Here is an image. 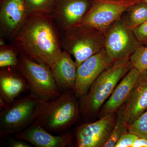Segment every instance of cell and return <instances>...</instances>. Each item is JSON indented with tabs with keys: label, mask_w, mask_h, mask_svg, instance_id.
<instances>
[{
	"label": "cell",
	"mask_w": 147,
	"mask_h": 147,
	"mask_svg": "<svg viewBox=\"0 0 147 147\" xmlns=\"http://www.w3.org/2000/svg\"><path fill=\"white\" fill-rule=\"evenodd\" d=\"M30 89L28 84L22 74L15 67L0 69V98L7 106L24 92Z\"/></svg>",
	"instance_id": "16"
},
{
	"label": "cell",
	"mask_w": 147,
	"mask_h": 147,
	"mask_svg": "<svg viewBox=\"0 0 147 147\" xmlns=\"http://www.w3.org/2000/svg\"><path fill=\"white\" fill-rule=\"evenodd\" d=\"M16 69L25 77L31 93L39 101L57 97L61 94L50 67L37 63L19 54Z\"/></svg>",
	"instance_id": "5"
},
{
	"label": "cell",
	"mask_w": 147,
	"mask_h": 147,
	"mask_svg": "<svg viewBox=\"0 0 147 147\" xmlns=\"http://www.w3.org/2000/svg\"><path fill=\"white\" fill-rule=\"evenodd\" d=\"M127 21L133 29L147 21V3L144 0L131 5L127 10Z\"/></svg>",
	"instance_id": "19"
},
{
	"label": "cell",
	"mask_w": 147,
	"mask_h": 147,
	"mask_svg": "<svg viewBox=\"0 0 147 147\" xmlns=\"http://www.w3.org/2000/svg\"><path fill=\"white\" fill-rule=\"evenodd\" d=\"M142 0H94L79 24L87 25L105 33L131 5Z\"/></svg>",
	"instance_id": "8"
},
{
	"label": "cell",
	"mask_w": 147,
	"mask_h": 147,
	"mask_svg": "<svg viewBox=\"0 0 147 147\" xmlns=\"http://www.w3.org/2000/svg\"><path fill=\"white\" fill-rule=\"evenodd\" d=\"M144 1L145 2H146L147 3V0H144Z\"/></svg>",
	"instance_id": "28"
},
{
	"label": "cell",
	"mask_w": 147,
	"mask_h": 147,
	"mask_svg": "<svg viewBox=\"0 0 147 147\" xmlns=\"http://www.w3.org/2000/svg\"><path fill=\"white\" fill-rule=\"evenodd\" d=\"M132 147H147V139L138 137L134 141Z\"/></svg>",
	"instance_id": "27"
},
{
	"label": "cell",
	"mask_w": 147,
	"mask_h": 147,
	"mask_svg": "<svg viewBox=\"0 0 147 147\" xmlns=\"http://www.w3.org/2000/svg\"><path fill=\"white\" fill-rule=\"evenodd\" d=\"M132 67L140 72L147 70V45H142L130 56Z\"/></svg>",
	"instance_id": "22"
},
{
	"label": "cell",
	"mask_w": 147,
	"mask_h": 147,
	"mask_svg": "<svg viewBox=\"0 0 147 147\" xmlns=\"http://www.w3.org/2000/svg\"><path fill=\"white\" fill-rule=\"evenodd\" d=\"M19 55L18 50L11 44L0 46V67L16 68L19 64Z\"/></svg>",
	"instance_id": "20"
},
{
	"label": "cell",
	"mask_w": 147,
	"mask_h": 147,
	"mask_svg": "<svg viewBox=\"0 0 147 147\" xmlns=\"http://www.w3.org/2000/svg\"><path fill=\"white\" fill-rule=\"evenodd\" d=\"M94 0H55L57 12L54 21L60 35L79 24Z\"/></svg>",
	"instance_id": "11"
},
{
	"label": "cell",
	"mask_w": 147,
	"mask_h": 147,
	"mask_svg": "<svg viewBox=\"0 0 147 147\" xmlns=\"http://www.w3.org/2000/svg\"><path fill=\"white\" fill-rule=\"evenodd\" d=\"M29 15L54 18L57 12L55 0H25Z\"/></svg>",
	"instance_id": "18"
},
{
	"label": "cell",
	"mask_w": 147,
	"mask_h": 147,
	"mask_svg": "<svg viewBox=\"0 0 147 147\" xmlns=\"http://www.w3.org/2000/svg\"><path fill=\"white\" fill-rule=\"evenodd\" d=\"M132 67L130 57L114 62L93 83L88 92L79 98L80 114L90 120L98 115L99 110L124 76Z\"/></svg>",
	"instance_id": "3"
},
{
	"label": "cell",
	"mask_w": 147,
	"mask_h": 147,
	"mask_svg": "<svg viewBox=\"0 0 147 147\" xmlns=\"http://www.w3.org/2000/svg\"><path fill=\"white\" fill-rule=\"evenodd\" d=\"M138 137L135 134L127 132L120 138L115 147H132L134 141Z\"/></svg>",
	"instance_id": "25"
},
{
	"label": "cell",
	"mask_w": 147,
	"mask_h": 147,
	"mask_svg": "<svg viewBox=\"0 0 147 147\" xmlns=\"http://www.w3.org/2000/svg\"><path fill=\"white\" fill-rule=\"evenodd\" d=\"M27 142L15 139L10 140L9 142V146L11 147H31V145L28 144Z\"/></svg>",
	"instance_id": "26"
},
{
	"label": "cell",
	"mask_w": 147,
	"mask_h": 147,
	"mask_svg": "<svg viewBox=\"0 0 147 147\" xmlns=\"http://www.w3.org/2000/svg\"><path fill=\"white\" fill-rule=\"evenodd\" d=\"M120 109L127 125L147 110V70L140 73L131 93Z\"/></svg>",
	"instance_id": "14"
},
{
	"label": "cell",
	"mask_w": 147,
	"mask_h": 147,
	"mask_svg": "<svg viewBox=\"0 0 147 147\" xmlns=\"http://www.w3.org/2000/svg\"><path fill=\"white\" fill-rule=\"evenodd\" d=\"M138 42L143 45H147V21L132 29Z\"/></svg>",
	"instance_id": "24"
},
{
	"label": "cell",
	"mask_w": 147,
	"mask_h": 147,
	"mask_svg": "<svg viewBox=\"0 0 147 147\" xmlns=\"http://www.w3.org/2000/svg\"><path fill=\"white\" fill-rule=\"evenodd\" d=\"M62 49L74 58L77 67L104 48L105 34L87 25L78 24L60 35Z\"/></svg>",
	"instance_id": "4"
},
{
	"label": "cell",
	"mask_w": 147,
	"mask_h": 147,
	"mask_svg": "<svg viewBox=\"0 0 147 147\" xmlns=\"http://www.w3.org/2000/svg\"><path fill=\"white\" fill-rule=\"evenodd\" d=\"M114 63L103 48L78 66L73 89L76 97L79 99L85 95L100 74Z\"/></svg>",
	"instance_id": "10"
},
{
	"label": "cell",
	"mask_w": 147,
	"mask_h": 147,
	"mask_svg": "<svg viewBox=\"0 0 147 147\" xmlns=\"http://www.w3.org/2000/svg\"><path fill=\"white\" fill-rule=\"evenodd\" d=\"M77 98L71 90L56 98L39 101L35 110L34 122L52 134L65 133L81 114Z\"/></svg>",
	"instance_id": "2"
},
{
	"label": "cell",
	"mask_w": 147,
	"mask_h": 147,
	"mask_svg": "<svg viewBox=\"0 0 147 147\" xmlns=\"http://www.w3.org/2000/svg\"><path fill=\"white\" fill-rule=\"evenodd\" d=\"M39 100L31 93L15 100L0 113V136L3 138L23 131L33 123L34 113Z\"/></svg>",
	"instance_id": "6"
},
{
	"label": "cell",
	"mask_w": 147,
	"mask_h": 147,
	"mask_svg": "<svg viewBox=\"0 0 147 147\" xmlns=\"http://www.w3.org/2000/svg\"><path fill=\"white\" fill-rule=\"evenodd\" d=\"M128 132L147 139V110L135 121L128 125Z\"/></svg>",
	"instance_id": "23"
},
{
	"label": "cell",
	"mask_w": 147,
	"mask_h": 147,
	"mask_svg": "<svg viewBox=\"0 0 147 147\" xmlns=\"http://www.w3.org/2000/svg\"><path fill=\"white\" fill-rule=\"evenodd\" d=\"M128 132V125L125 121L121 111L119 109L117 112V119L111 136L104 147H115L120 138Z\"/></svg>",
	"instance_id": "21"
},
{
	"label": "cell",
	"mask_w": 147,
	"mask_h": 147,
	"mask_svg": "<svg viewBox=\"0 0 147 147\" xmlns=\"http://www.w3.org/2000/svg\"><path fill=\"white\" fill-rule=\"evenodd\" d=\"M7 40L20 55L50 67L63 51L59 33L50 17L29 15Z\"/></svg>",
	"instance_id": "1"
},
{
	"label": "cell",
	"mask_w": 147,
	"mask_h": 147,
	"mask_svg": "<svg viewBox=\"0 0 147 147\" xmlns=\"http://www.w3.org/2000/svg\"><path fill=\"white\" fill-rule=\"evenodd\" d=\"M139 74L140 72L136 68L132 67L130 69L100 108L98 115L99 119L117 113L131 93Z\"/></svg>",
	"instance_id": "15"
},
{
	"label": "cell",
	"mask_w": 147,
	"mask_h": 147,
	"mask_svg": "<svg viewBox=\"0 0 147 147\" xmlns=\"http://www.w3.org/2000/svg\"><path fill=\"white\" fill-rule=\"evenodd\" d=\"M29 15L25 0H1L0 37L8 40Z\"/></svg>",
	"instance_id": "12"
},
{
	"label": "cell",
	"mask_w": 147,
	"mask_h": 147,
	"mask_svg": "<svg viewBox=\"0 0 147 147\" xmlns=\"http://www.w3.org/2000/svg\"><path fill=\"white\" fill-rule=\"evenodd\" d=\"M14 138L37 147H65L72 144L74 135L70 132L59 136L53 135L34 122L23 131L15 134Z\"/></svg>",
	"instance_id": "13"
},
{
	"label": "cell",
	"mask_w": 147,
	"mask_h": 147,
	"mask_svg": "<svg viewBox=\"0 0 147 147\" xmlns=\"http://www.w3.org/2000/svg\"><path fill=\"white\" fill-rule=\"evenodd\" d=\"M104 48L111 60L115 62L130 56L141 45L123 16L115 21L105 33Z\"/></svg>",
	"instance_id": "7"
},
{
	"label": "cell",
	"mask_w": 147,
	"mask_h": 147,
	"mask_svg": "<svg viewBox=\"0 0 147 147\" xmlns=\"http://www.w3.org/2000/svg\"><path fill=\"white\" fill-rule=\"evenodd\" d=\"M117 113L107 115L93 122L83 124L75 131L79 147H104L110 139L117 119Z\"/></svg>",
	"instance_id": "9"
},
{
	"label": "cell",
	"mask_w": 147,
	"mask_h": 147,
	"mask_svg": "<svg viewBox=\"0 0 147 147\" xmlns=\"http://www.w3.org/2000/svg\"><path fill=\"white\" fill-rule=\"evenodd\" d=\"M50 68L61 93L74 89L77 67L70 54L63 50Z\"/></svg>",
	"instance_id": "17"
}]
</instances>
